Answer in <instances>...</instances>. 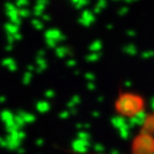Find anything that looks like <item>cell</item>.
Returning <instances> with one entry per match:
<instances>
[]
</instances>
